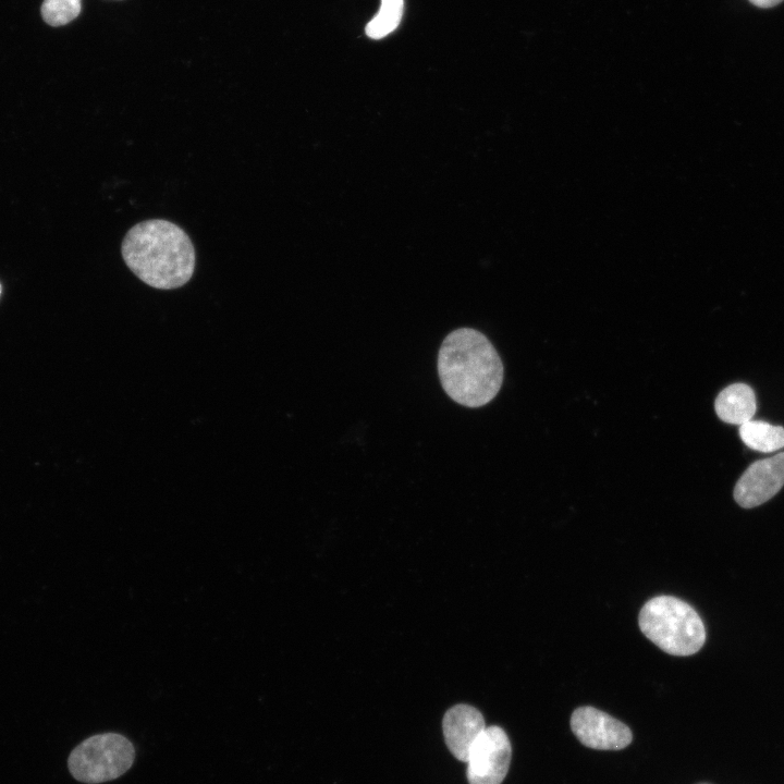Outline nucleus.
<instances>
[{
  "label": "nucleus",
  "instance_id": "20e7f679",
  "mask_svg": "<svg viewBox=\"0 0 784 784\" xmlns=\"http://www.w3.org/2000/svg\"><path fill=\"white\" fill-rule=\"evenodd\" d=\"M135 751L131 742L120 734L91 736L73 749L69 770L79 782L96 784L119 777L132 765Z\"/></svg>",
  "mask_w": 784,
  "mask_h": 784
},
{
  "label": "nucleus",
  "instance_id": "f257e3e1",
  "mask_svg": "<svg viewBox=\"0 0 784 784\" xmlns=\"http://www.w3.org/2000/svg\"><path fill=\"white\" fill-rule=\"evenodd\" d=\"M438 373L444 392L466 407L492 401L504 376L502 360L488 338L470 328L449 333L438 354Z\"/></svg>",
  "mask_w": 784,
  "mask_h": 784
},
{
  "label": "nucleus",
  "instance_id": "f03ea898",
  "mask_svg": "<svg viewBox=\"0 0 784 784\" xmlns=\"http://www.w3.org/2000/svg\"><path fill=\"white\" fill-rule=\"evenodd\" d=\"M128 269L144 283L158 290L186 284L195 270V248L177 224L150 219L132 226L121 245Z\"/></svg>",
  "mask_w": 784,
  "mask_h": 784
},
{
  "label": "nucleus",
  "instance_id": "4468645a",
  "mask_svg": "<svg viewBox=\"0 0 784 784\" xmlns=\"http://www.w3.org/2000/svg\"><path fill=\"white\" fill-rule=\"evenodd\" d=\"M1 291H2V287H1V284H0V294H1Z\"/></svg>",
  "mask_w": 784,
  "mask_h": 784
},
{
  "label": "nucleus",
  "instance_id": "39448f33",
  "mask_svg": "<svg viewBox=\"0 0 784 784\" xmlns=\"http://www.w3.org/2000/svg\"><path fill=\"white\" fill-rule=\"evenodd\" d=\"M512 757L510 739L503 728L491 725L477 738L467 760L469 784H501Z\"/></svg>",
  "mask_w": 784,
  "mask_h": 784
},
{
  "label": "nucleus",
  "instance_id": "ddd939ff",
  "mask_svg": "<svg viewBox=\"0 0 784 784\" xmlns=\"http://www.w3.org/2000/svg\"><path fill=\"white\" fill-rule=\"evenodd\" d=\"M754 5L759 8H771L779 3H781L783 0H749Z\"/></svg>",
  "mask_w": 784,
  "mask_h": 784
},
{
  "label": "nucleus",
  "instance_id": "9b49d317",
  "mask_svg": "<svg viewBox=\"0 0 784 784\" xmlns=\"http://www.w3.org/2000/svg\"><path fill=\"white\" fill-rule=\"evenodd\" d=\"M402 13L403 0H381L378 13L366 26L367 35L373 39L383 38L397 27Z\"/></svg>",
  "mask_w": 784,
  "mask_h": 784
},
{
  "label": "nucleus",
  "instance_id": "9d476101",
  "mask_svg": "<svg viewBox=\"0 0 784 784\" xmlns=\"http://www.w3.org/2000/svg\"><path fill=\"white\" fill-rule=\"evenodd\" d=\"M739 437L748 448L760 452L784 448V428L765 421L749 420L740 425Z\"/></svg>",
  "mask_w": 784,
  "mask_h": 784
},
{
  "label": "nucleus",
  "instance_id": "423d86ee",
  "mask_svg": "<svg viewBox=\"0 0 784 784\" xmlns=\"http://www.w3.org/2000/svg\"><path fill=\"white\" fill-rule=\"evenodd\" d=\"M574 735L586 747L599 750H618L627 747L632 732L623 722L593 707H579L571 716Z\"/></svg>",
  "mask_w": 784,
  "mask_h": 784
},
{
  "label": "nucleus",
  "instance_id": "f8f14e48",
  "mask_svg": "<svg viewBox=\"0 0 784 784\" xmlns=\"http://www.w3.org/2000/svg\"><path fill=\"white\" fill-rule=\"evenodd\" d=\"M81 9V0H44L40 11L44 21L57 27L76 19Z\"/></svg>",
  "mask_w": 784,
  "mask_h": 784
},
{
  "label": "nucleus",
  "instance_id": "0eeeda50",
  "mask_svg": "<svg viewBox=\"0 0 784 784\" xmlns=\"http://www.w3.org/2000/svg\"><path fill=\"white\" fill-rule=\"evenodd\" d=\"M784 486V453L752 463L734 488L735 501L745 509L758 506Z\"/></svg>",
  "mask_w": 784,
  "mask_h": 784
},
{
  "label": "nucleus",
  "instance_id": "7ed1b4c3",
  "mask_svg": "<svg viewBox=\"0 0 784 784\" xmlns=\"http://www.w3.org/2000/svg\"><path fill=\"white\" fill-rule=\"evenodd\" d=\"M638 624L648 639L672 656L694 654L706 640V628L698 613L672 596L647 601L639 612Z\"/></svg>",
  "mask_w": 784,
  "mask_h": 784
},
{
  "label": "nucleus",
  "instance_id": "1a4fd4ad",
  "mask_svg": "<svg viewBox=\"0 0 784 784\" xmlns=\"http://www.w3.org/2000/svg\"><path fill=\"white\" fill-rule=\"evenodd\" d=\"M714 408L721 420L740 426L751 420L756 413L755 392L745 383L731 384L719 393Z\"/></svg>",
  "mask_w": 784,
  "mask_h": 784
},
{
  "label": "nucleus",
  "instance_id": "6e6552de",
  "mask_svg": "<svg viewBox=\"0 0 784 784\" xmlns=\"http://www.w3.org/2000/svg\"><path fill=\"white\" fill-rule=\"evenodd\" d=\"M443 736L451 754L460 761L467 762L470 749L486 724L482 714L468 705L450 708L442 721Z\"/></svg>",
  "mask_w": 784,
  "mask_h": 784
}]
</instances>
